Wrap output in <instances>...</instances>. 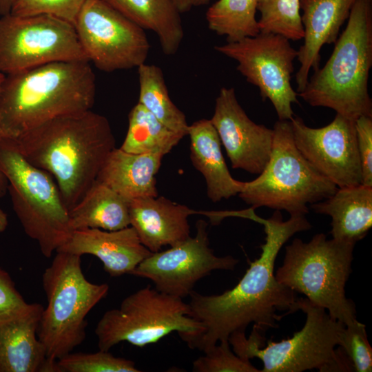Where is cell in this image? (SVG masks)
Masks as SVG:
<instances>
[{
  "label": "cell",
  "instance_id": "obj_1",
  "mask_svg": "<svg viewBox=\"0 0 372 372\" xmlns=\"http://www.w3.org/2000/svg\"><path fill=\"white\" fill-rule=\"evenodd\" d=\"M251 220L263 225L265 242L260 256L250 263L238 284L218 295L206 296L194 290L189 295L188 316L203 327L200 333L184 340L191 349L206 353L232 333L245 332L251 323L260 331L277 328L283 317L278 311H296L294 291L276 280L274 265L282 245L295 234L310 229L311 225L305 216H290L284 221L279 210L268 219L254 214Z\"/></svg>",
  "mask_w": 372,
  "mask_h": 372
},
{
  "label": "cell",
  "instance_id": "obj_2",
  "mask_svg": "<svg viewBox=\"0 0 372 372\" xmlns=\"http://www.w3.org/2000/svg\"><path fill=\"white\" fill-rule=\"evenodd\" d=\"M0 145L48 172L70 211L96 182L116 140L108 119L90 110L57 117Z\"/></svg>",
  "mask_w": 372,
  "mask_h": 372
},
{
  "label": "cell",
  "instance_id": "obj_3",
  "mask_svg": "<svg viewBox=\"0 0 372 372\" xmlns=\"http://www.w3.org/2000/svg\"><path fill=\"white\" fill-rule=\"evenodd\" d=\"M96 92L90 62L48 63L5 75L0 87V144L59 116L92 110Z\"/></svg>",
  "mask_w": 372,
  "mask_h": 372
},
{
  "label": "cell",
  "instance_id": "obj_4",
  "mask_svg": "<svg viewBox=\"0 0 372 372\" xmlns=\"http://www.w3.org/2000/svg\"><path fill=\"white\" fill-rule=\"evenodd\" d=\"M334 44L327 63L314 71L298 96L311 106L332 109L354 121L372 117V0H355Z\"/></svg>",
  "mask_w": 372,
  "mask_h": 372
},
{
  "label": "cell",
  "instance_id": "obj_5",
  "mask_svg": "<svg viewBox=\"0 0 372 372\" xmlns=\"http://www.w3.org/2000/svg\"><path fill=\"white\" fill-rule=\"evenodd\" d=\"M42 285L47 305L37 335L47 358L56 362L85 340L86 316L107 296L110 287L90 282L83 272L81 256L64 251L56 252L43 273Z\"/></svg>",
  "mask_w": 372,
  "mask_h": 372
},
{
  "label": "cell",
  "instance_id": "obj_6",
  "mask_svg": "<svg viewBox=\"0 0 372 372\" xmlns=\"http://www.w3.org/2000/svg\"><path fill=\"white\" fill-rule=\"evenodd\" d=\"M355 245L327 239L322 233L307 242L294 238L285 247L282 265L275 277L280 283L326 309L333 319L349 326L358 320L355 304L345 295Z\"/></svg>",
  "mask_w": 372,
  "mask_h": 372
},
{
  "label": "cell",
  "instance_id": "obj_7",
  "mask_svg": "<svg viewBox=\"0 0 372 372\" xmlns=\"http://www.w3.org/2000/svg\"><path fill=\"white\" fill-rule=\"evenodd\" d=\"M269 160L258 176L243 182L238 196L251 209L267 207L290 216H306L308 204L333 195L338 187L316 170L296 147L289 121L273 125Z\"/></svg>",
  "mask_w": 372,
  "mask_h": 372
},
{
  "label": "cell",
  "instance_id": "obj_8",
  "mask_svg": "<svg viewBox=\"0 0 372 372\" xmlns=\"http://www.w3.org/2000/svg\"><path fill=\"white\" fill-rule=\"evenodd\" d=\"M296 311L306 315L303 327L291 338L280 342H267L260 329L254 325L248 338L245 332L232 333L229 342L240 358H257L263 364L260 372H302L318 369L334 372L337 359L336 347L345 325L331 318L327 311L311 303L306 298H297Z\"/></svg>",
  "mask_w": 372,
  "mask_h": 372
},
{
  "label": "cell",
  "instance_id": "obj_9",
  "mask_svg": "<svg viewBox=\"0 0 372 372\" xmlns=\"http://www.w3.org/2000/svg\"><path fill=\"white\" fill-rule=\"evenodd\" d=\"M0 172L8 183L13 209L28 237L50 258L73 231L58 186L46 172L19 152L0 145Z\"/></svg>",
  "mask_w": 372,
  "mask_h": 372
},
{
  "label": "cell",
  "instance_id": "obj_10",
  "mask_svg": "<svg viewBox=\"0 0 372 372\" xmlns=\"http://www.w3.org/2000/svg\"><path fill=\"white\" fill-rule=\"evenodd\" d=\"M189 312V304L183 298L149 285L125 298L119 307L103 315L94 329L99 349L110 351L122 342L144 347L174 331L184 340L203 329L199 321L188 316Z\"/></svg>",
  "mask_w": 372,
  "mask_h": 372
},
{
  "label": "cell",
  "instance_id": "obj_11",
  "mask_svg": "<svg viewBox=\"0 0 372 372\" xmlns=\"http://www.w3.org/2000/svg\"><path fill=\"white\" fill-rule=\"evenodd\" d=\"M61 61L89 62L72 23L48 14L1 17V73Z\"/></svg>",
  "mask_w": 372,
  "mask_h": 372
},
{
  "label": "cell",
  "instance_id": "obj_12",
  "mask_svg": "<svg viewBox=\"0 0 372 372\" xmlns=\"http://www.w3.org/2000/svg\"><path fill=\"white\" fill-rule=\"evenodd\" d=\"M214 49L238 63L236 70L257 87L263 101L272 103L278 120L293 116L292 105L298 103V92L291 83L297 50L280 34L260 32Z\"/></svg>",
  "mask_w": 372,
  "mask_h": 372
},
{
  "label": "cell",
  "instance_id": "obj_13",
  "mask_svg": "<svg viewBox=\"0 0 372 372\" xmlns=\"http://www.w3.org/2000/svg\"><path fill=\"white\" fill-rule=\"evenodd\" d=\"M89 62L111 72L139 67L150 44L145 30L103 0H87L73 23Z\"/></svg>",
  "mask_w": 372,
  "mask_h": 372
},
{
  "label": "cell",
  "instance_id": "obj_14",
  "mask_svg": "<svg viewBox=\"0 0 372 372\" xmlns=\"http://www.w3.org/2000/svg\"><path fill=\"white\" fill-rule=\"evenodd\" d=\"M207 223L198 220L194 237L152 253L130 275L151 280L158 291L184 298L197 282L216 270L235 269L238 260L231 256L219 257L209 247Z\"/></svg>",
  "mask_w": 372,
  "mask_h": 372
},
{
  "label": "cell",
  "instance_id": "obj_15",
  "mask_svg": "<svg viewBox=\"0 0 372 372\" xmlns=\"http://www.w3.org/2000/svg\"><path fill=\"white\" fill-rule=\"evenodd\" d=\"M296 147L338 188L362 184L355 121L336 114L328 125L313 128L298 116L290 120Z\"/></svg>",
  "mask_w": 372,
  "mask_h": 372
},
{
  "label": "cell",
  "instance_id": "obj_16",
  "mask_svg": "<svg viewBox=\"0 0 372 372\" xmlns=\"http://www.w3.org/2000/svg\"><path fill=\"white\" fill-rule=\"evenodd\" d=\"M234 169L254 174L266 167L272 149L273 130L251 121L233 87H222L210 119Z\"/></svg>",
  "mask_w": 372,
  "mask_h": 372
},
{
  "label": "cell",
  "instance_id": "obj_17",
  "mask_svg": "<svg viewBox=\"0 0 372 372\" xmlns=\"http://www.w3.org/2000/svg\"><path fill=\"white\" fill-rule=\"evenodd\" d=\"M129 211L130 226L142 244L153 253L161 251L163 246L172 247L190 237V215H206L212 223L220 220L218 211H196L158 196L130 201Z\"/></svg>",
  "mask_w": 372,
  "mask_h": 372
},
{
  "label": "cell",
  "instance_id": "obj_18",
  "mask_svg": "<svg viewBox=\"0 0 372 372\" xmlns=\"http://www.w3.org/2000/svg\"><path fill=\"white\" fill-rule=\"evenodd\" d=\"M56 251L94 256L111 277L130 275L152 253L142 244L130 225L115 231L97 228L74 230Z\"/></svg>",
  "mask_w": 372,
  "mask_h": 372
},
{
  "label": "cell",
  "instance_id": "obj_19",
  "mask_svg": "<svg viewBox=\"0 0 372 372\" xmlns=\"http://www.w3.org/2000/svg\"><path fill=\"white\" fill-rule=\"evenodd\" d=\"M355 0H300L303 44L297 50L300 66L296 74L297 92L306 86L311 69L319 68L320 50L334 43Z\"/></svg>",
  "mask_w": 372,
  "mask_h": 372
},
{
  "label": "cell",
  "instance_id": "obj_20",
  "mask_svg": "<svg viewBox=\"0 0 372 372\" xmlns=\"http://www.w3.org/2000/svg\"><path fill=\"white\" fill-rule=\"evenodd\" d=\"M43 309L30 303L19 316L0 322V372H57L37 335Z\"/></svg>",
  "mask_w": 372,
  "mask_h": 372
},
{
  "label": "cell",
  "instance_id": "obj_21",
  "mask_svg": "<svg viewBox=\"0 0 372 372\" xmlns=\"http://www.w3.org/2000/svg\"><path fill=\"white\" fill-rule=\"evenodd\" d=\"M187 135L190 138L191 161L205 179L208 198L217 203L238 194L243 182L231 176L211 120L202 118L189 125Z\"/></svg>",
  "mask_w": 372,
  "mask_h": 372
},
{
  "label": "cell",
  "instance_id": "obj_22",
  "mask_svg": "<svg viewBox=\"0 0 372 372\" xmlns=\"http://www.w3.org/2000/svg\"><path fill=\"white\" fill-rule=\"evenodd\" d=\"M163 156L161 154H132L115 147L106 158L96 180L128 202L156 197L155 176Z\"/></svg>",
  "mask_w": 372,
  "mask_h": 372
},
{
  "label": "cell",
  "instance_id": "obj_23",
  "mask_svg": "<svg viewBox=\"0 0 372 372\" xmlns=\"http://www.w3.org/2000/svg\"><path fill=\"white\" fill-rule=\"evenodd\" d=\"M311 208L331 218L332 238L356 243L372 227V187L360 184L338 188Z\"/></svg>",
  "mask_w": 372,
  "mask_h": 372
},
{
  "label": "cell",
  "instance_id": "obj_24",
  "mask_svg": "<svg viewBox=\"0 0 372 372\" xmlns=\"http://www.w3.org/2000/svg\"><path fill=\"white\" fill-rule=\"evenodd\" d=\"M142 29L154 32L163 52L175 54L184 37L180 12L171 0H103Z\"/></svg>",
  "mask_w": 372,
  "mask_h": 372
},
{
  "label": "cell",
  "instance_id": "obj_25",
  "mask_svg": "<svg viewBox=\"0 0 372 372\" xmlns=\"http://www.w3.org/2000/svg\"><path fill=\"white\" fill-rule=\"evenodd\" d=\"M72 231L97 228L115 231L130 225L129 202L107 185L96 182L69 211Z\"/></svg>",
  "mask_w": 372,
  "mask_h": 372
},
{
  "label": "cell",
  "instance_id": "obj_26",
  "mask_svg": "<svg viewBox=\"0 0 372 372\" xmlns=\"http://www.w3.org/2000/svg\"><path fill=\"white\" fill-rule=\"evenodd\" d=\"M183 138L138 103L129 113L127 132L120 148L132 154L165 156Z\"/></svg>",
  "mask_w": 372,
  "mask_h": 372
},
{
  "label": "cell",
  "instance_id": "obj_27",
  "mask_svg": "<svg viewBox=\"0 0 372 372\" xmlns=\"http://www.w3.org/2000/svg\"><path fill=\"white\" fill-rule=\"evenodd\" d=\"M137 70L138 103L172 131L183 137L187 135L189 124L186 116L172 101L161 68L144 63Z\"/></svg>",
  "mask_w": 372,
  "mask_h": 372
},
{
  "label": "cell",
  "instance_id": "obj_28",
  "mask_svg": "<svg viewBox=\"0 0 372 372\" xmlns=\"http://www.w3.org/2000/svg\"><path fill=\"white\" fill-rule=\"evenodd\" d=\"M258 0H218L207 10L208 28L227 42H236L260 32L256 14Z\"/></svg>",
  "mask_w": 372,
  "mask_h": 372
},
{
  "label": "cell",
  "instance_id": "obj_29",
  "mask_svg": "<svg viewBox=\"0 0 372 372\" xmlns=\"http://www.w3.org/2000/svg\"><path fill=\"white\" fill-rule=\"evenodd\" d=\"M260 32L280 34L289 41L303 39L300 0H258Z\"/></svg>",
  "mask_w": 372,
  "mask_h": 372
},
{
  "label": "cell",
  "instance_id": "obj_30",
  "mask_svg": "<svg viewBox=\"0 0 372 372\" xmlns=\"http://www.w3.org/2000/svg\"><path fill=\"white\" fill-rule=\"evenodd\" d=\"M57 372H138L134 362L115 357L109 351L70 352L56 360Z\"/></svg>",
  "mask_w": 372,
  "mask_h": 372
},
{
  "label": "cell",
  "instance_id": "obj_31",
  "mask_svg": "<svg viewBox=\"0 0 372 372\" xmlns=\"http://www.w3.org/2000/svg\"><path fill=\"white\" fill-rule=\"evenodd\" d=\"M193 362L194 372H260L249 360L240 358L230 349L228 340L218 342Z\"/></svg>",
  "mask_w": 372,
  "mask_h": 372
},
{
  "label": "cell",
  "instance_id": "obj_32",
  "mask_svg": "<svg viewBox=\"0 0 372 372\" xmlns=\"http://www.w3.org/2000/svg\"><path fill=\"white\" fill-rule=\"evenodd\" d=\"M340 346L351 359L355 372L372 371V348L366 332V326L356 320L345 326L340 333Z\"/></svg>",
  "mask_w": 372,
  "mask_h": 372
},
{
  "label": "cell",
  "instance_id": "obj_33",
  "mask_svg": "<svg viewBox=\"0 0 372 372\" xmlns=\"http://www.w3.org/2000/svg\"><path fill=\"white\" fill-rule=\"evenodd\" d=\"M87 0H17L10 14L26 16L48 14L74 23Z\"/></svg>",
  "mask_w": 372,
  "mask_h": 372
},
{
  "label": "cell",
  "instance_id": "obj_34",
  "mask_svg": "<svg viewBox=\"0 0 372 372\" xmlns=\"http://www.w3.org/2000/svg\"><path fill=\"white\" fill-rule=\"evenodd\" d=\"M362 184L372 187V117L361 116L355 121Z\"/></svg>",
  "mask_w": 372,
  "mask_h": 372
},
{
  "label": "cell",
  "instance_id": "obj_35",
  "mask_svg": "<svg viewBox=\"0 0 372 372\" xmlns=\"http://www.w3.org/2000/svg\"><path fill=\"white\" fill-rule=\"evenodd\" d=\"M29 305L17 289L9 273L0 267V322L19 316Z\"/></svg>",
  "mask_w": 372,
  "mask_h": 372
},
{
  "label": "cell",
  "instance_id": "obj_36",
  "mask_svg": "<svg viewBox=\"0 0 372 372\" xmlns=\"http://www.w3.org/2000/svg\"><path fill=\"white\" fill-rule=\"evenodd\" d=\"M175 5L178 10L180 12H185L189 10L193 6L192 0H171Z\"/></svg>",
  "mask_w": 372,
  "mask_h": 372
},
{
  "label": "cell",
  "instance_id": "obj_37",
  "mask_svg": "<svg viewBox=\"0 0 372 372\" xmlns=\"http://www.w3.org/2000/svg\"><path fill=\"white\" fill-rule=\"evenodd\" d=\"M17 0H0V16L10 13L12 8Z\"/></svg>",
  "mask_w": 372,
  "mask_h": 372
},
{
  "label": "cell",
  "instance_id": "obj_38",
  "mask_svg": "<svg viewBox=\"0 0 372 372\" xmlns=\"http://www.w3.org/2000/svg\"><path fill=\"white\" fill-rule=\"evenodd\" d=\"M5 78V74L0 72V87ZM8 191V183L5 176L0 172V198H2Z\"/></svg>",
  "mask_w": 372,
  "mask_h": 372
},
{
  "label": "cell",
  "instance_id": "obj_39",
  "mask_svg": "<svg viewBox=\"0 0 372 372\" xmlns=\"http://www.w3.org/2000/svg\"><path fill=\"white\" fill-rule=\"evenodd\" d=\"M8 225L7 214L0 208V233L3 232Z\"/></svg>",
  "mask_w": 372,
  "mask_h": 372
},
{
  "label": "cell",
  "instance_id": "obj_40",
  "mask_svg": "<svg viewBox=\"0 0 372 372\" xmlns=\"http://www.w3.org/2000/svg\"><path fill=\"white\" fill-rule=\"evenodd\" d=\"M210 0H192L193 6H202L207 4Z\"/></svg>",
  "mask_w": 372,
  "mask_h": 372
}]
</instances>
